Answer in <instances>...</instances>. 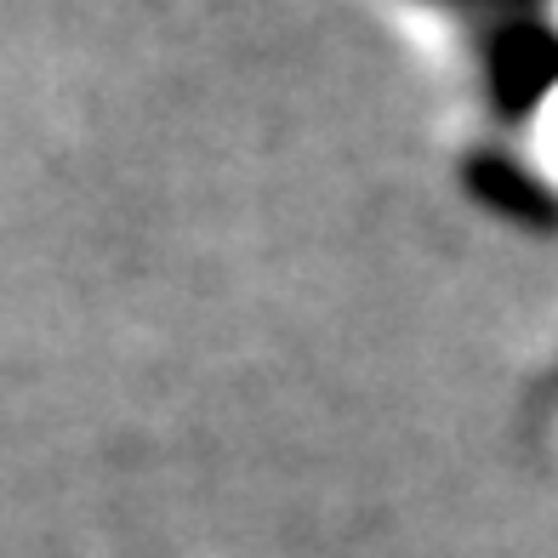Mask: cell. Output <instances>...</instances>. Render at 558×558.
<instances>
[{"label": "cell", "mask_w": 558, "mask_h": 558, "mask_svg": "<svg viewBox=\"0 0 558 558\" xmlns=\"http://www.w3.org/2000/svg\"><path fill=\"white\" fill-rule=\"evenodd\" d=\"M485 92L501 120H530L558 92V29L513 12L485 35Z\"/></svg>", "instance_id": "obj_1"}, {"label": "cell", "mask_w": 558, "mask_h": 558, "mask_svg": "<svg viewBox=\"0 0 558 558\" xmlns=\"http://www.w3.org/2000/svg\"><path fill=\"white\" fill-rule=\"evenodd\" d=\"M462 189L485 211L530 228V234H558V189L507 148H473L462 160Z\"/></svg>", "instance_id": "obj_2"}, {"label": "cell", "mask_w": 558, "mask_h": 558, "mask_svg": "<svg viewBox=\"0 0 558 558\" xmlns=\"http://www.w3.org/2000/svg\"><path fill=\"white\" fill-rule=\"evenodd\" d=\"M434 7H450V12H507V17H513V12H530V7H536V0H434Z\"/></svg>", "instance_id": "obj_3"}]
</instances>
